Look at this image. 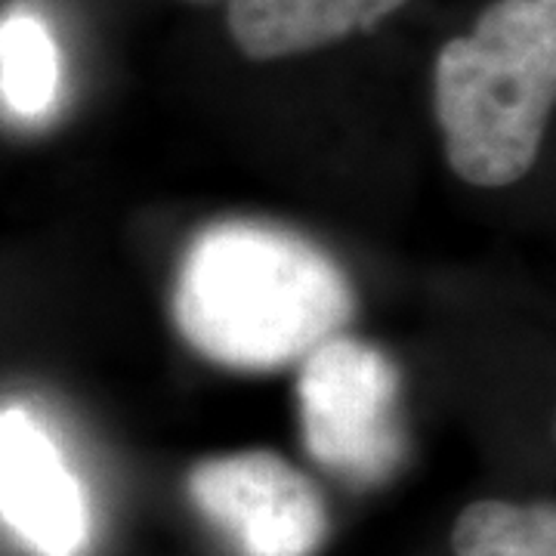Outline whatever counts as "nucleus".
<instances>
[{"label":"nucleus","mask_w":556,"mask_h":556,"mask_svg":"<svg viewBox=\"0 0 556 556\" xmlns=\"http://www.w3.org/2000/svg\"><path fill=\"white\" fill-rule=\"evenodd\" d=\"M201 3H207V0H201Z\"/></svg>","instance_id":"obj_10"},{"label":"nucleus","mask_w":556,"mask_h":556,"mask_svg":"<svg viewBox=\"0 0 556 556\" xmlns=\"http://www.w3.org/2000/svg\"><path fill=\"white\" fill-rule=\"evenodd\" d=\"M353 288L334 260L298 232L214 223L189 244L174 281V321L201 356L236 371H273L338 338Z\"/></svg>","instance_id":"obj_1"},{"label":"nucleus","mask_w":556,"mask_h":556,"mask_svg":"<svg viewBox=\"0 0 556 556\" xmlns=\"http://www.w3.org/2000/svg\"><path fill=\"white\" fill-rule=\"evenodd\" d=\"M455 556H556L554 504L477 501L452 529Z\"/></svg>","instance_id":"obj_8"},{"label":"nucleus","mask_w":556,"mask_h":556,"mask_svg":"<svg viewBox=\"0 0 556 556\" xmlns=\"http://www.w3.org/2000/svg\"><path fill=\"white\" fill-rule=\"evenodd\" d=\"M189 495L239 556H316L328 538L318 485L276 452L207 457L189 473Z\"/></svg>","instance_id":"obj_4"},{"label":"nucleus","mask_w":556,"mask_h":556,"mask_svg":"<svg viewBox=\"0 0 556 556\" xmlns=\"http://www.w3.org/2000/svg\"><path fill=\"white\" fill-rule=\"evenodd\" d=\"M433 102L457 177L482 189L526 177L556 102L554 3L485 7L473 35L439 50Z\"/></svg>","instance_id":"obj_2"},{"label":"nucleus","mask_w":556,"mask_h":556,"mask_svg":"<svg viewBox=\"0 0 556 556\" xmlns=\"http://www.w3.org/2000/svg\"><path fill=\"white\" fill-rule=\"evenodd\" d=\"M60 87L56 40L47 22L16 10L0 22V97L22 118L50 112Z\"/></svg>","instance_id":"obj_7"},{"label":"nucleus","mask_w":556,"mask_h":556,"mask_svg":"<svg viewBox=\"0 0 556 556\" xmlns=\"http://www.w3.org/2000/svg\"><path fill=\"white\" fill-rule=\"evenodd\" d=\"M0 517L38 556H80L90 538L78 477L28 408L0 412Z\"/></svg>","instance_id":"obj_5"},{"label":"nucleus","mask_w":556,"mask_h":556,"mask_svg":"<svg viewBox=\"0 0 556 556\" xmlns=\"http://www.w3.org/2000/svg\"><path fill=\"white\" fill-rule=\"evenodd\" d=\"M408 0H229L226 25L248 60L303 56L368 31Z\"/></svg>","instance_id":"obj_6"},{"label":"nucleus","mask_w":556,"mask_h":556,"mask_svg":"<svg viewBox=\"0 0 556 556\" xmlns=\"http://www.w3.org/2000/svg\"><path fill=\"white\" fill-rule=\"evenodd\" d=\"M300 427L325 470L358 485L387 479L405 452L396 365L356 338L325 340L303 358Z\"/></svg>","instance_id":"obj_3"},{"label":"nucleus","mask_w":556,"mask_h":556,"mask_svg":"<svg viewBox=\"0 0 556 556\" xmlns=\"http://www.w3.org/2000/svg\"><path fill=\"white\" fill-rule=\"evenodd\" d=\"M538 3H554V0H538Z\"/></svg>","instance_id":"obj_9"}]
</instances>
